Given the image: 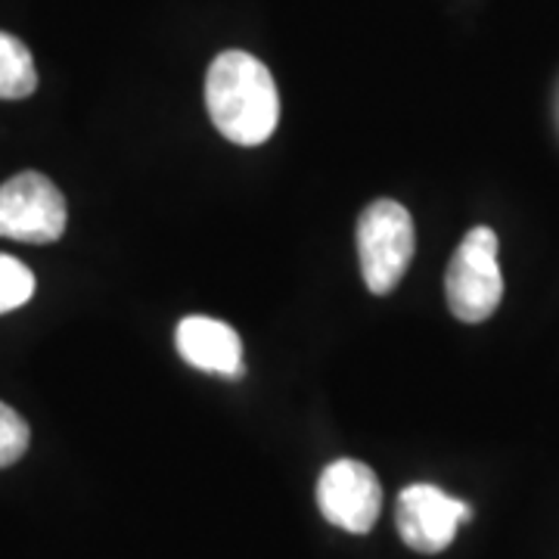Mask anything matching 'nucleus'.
Wrapping results in <instances>:
<instances>
[{
    "mask_svg": "<svg viewBox=\"0 0 559 559\" xmlns=\"http://www.w3.org/2000/svg\"><path fill=\"white\" fill-rule=\"evenodd\" d=\"M205 106L215 128L237 146L271 140L280 121V94L271 69L242 50H224L209 66Z\"/></svg>",
    "mask_w": 559,
    "mask_h": 559,
    "instance_id": "obj_1",
    "label": "nucleus"
},
{
    "mask_svg": "<svg viewBox=\"0 0 559 559\" xmlns=\"http://www.w3.org/2000/svg\"><path fill=\"white\" fill-rule=\"evenodd\" d=\"M417 249L414 218L395 200H377L358 221V255L364 283L373 296H389L407 274Z\"/></svg>",
    "mask_w": 559,
    "mask_h": 559,
    "instance_id": "obj_2",
    "label": "nucleus"
},
{
    "mask_svg": "<svg viewBox=\"0 0 559 559\" xmlns=\"http://www.w3.org/2000/svg\"><path fill=\"white\" fill-rule=\"evenodd\" d=\"M444 296L451 314L463 323H481L498 311L503 299V277L498 264V234L491 227H473L448 264Z\"/></svg>",
    "mask_w": 559,
    "mask_h": 559,
    "instance_id": "obj_3",
    "label": "nucleus"
},
{
    "mask_svg": "<svg viewBox=\"0 0 559 559\" xmlns=\"http://www.w3.org/2000/svg\"><path fill=\"white\" fill-rule=\"evenodd\" d=\"M66 197L40 171H22L0 187V237L20 242H53L66 230Z\"/></svg>",
    "mask_w": 559,
    "mask_h": 559,
    "instance_id": "obj_4",
    "label": "nucleus"
},
{
    "mask_svg": "<svg viewBox=\"0 0 559 559\" xmlns=\"http://www.w3.org/2000/svg\"><path fill=\"white\" fill-rule=\"evenodd\" d=\"M318 507L323 520L352 535H367L382 510V488L377 473L360 460L330 463L318 481Z\"/></svg>",
    "mask_w": 559,
    "mask_h": 559,
    "instance_id": "obj_5",
    "label": "nucleus"
},
{
    "mask_svg": "<svg viewBox=\"0 0 559 559\" xmlns=\"http://www.w3.org/2000/svg\"><path fill=\"white\" fill-rule=\"evenodd\" d=\"M473 520L469 503L444 495L436 485H411L399 495V522L401 540L417 554H441L451 547L463 522Z\"/></svg>",
    "mask_w": 559,
    "mask_h": 559,
    "instance_id": "obj_6",
    "label": "nucleus"
},
{
    "mask_svg": "<svg viewBox=\"0 0 559 559\" xmlns=\"http://www.w3.org/2000/svg\"><path fill=\"white\" fill-rule=\"evenodd\" d=\"M178 352L187 364L205 373H221L237 380L242 377V342L240 333L215 318H183L178 323Z\"/></svg>",
    "mask_w": 559,
    "mask_h": 559,
    "instance_id": "obj_7",
    "label": "nucleus"
},
{
    "mask_svg": "<svg viewBox=\"0 0 559 559\" xmlns=\"http://www.w3.org/2000/svg\"><path fill=\"white\" fill-rule=\"evenodd\" d=\"M38 69L32 50L16 35L0 32V100H22L35 94Z\"/></svg>",
    "mask_w": 559,
    "mask_h": 559,
    "instance_id": "obj_8",
    "label": "nucleus"
},
{
    "mask_svg": "<svg viewBox=\"0 0 559 559\" xmlns=\"http://www.w3.org/2000/svg\"><path fill=\"white\" fill-rule=\"evenodd\" d=\"M35 296V274L13 255H0V314L22 308Z\"/></svg>",
    "mask_w": 559,
    "mask_h": 559,
    "instance_id": "obj_9",
    "label": "nucleus"
},
{
    "mask_svg": "<svg viewBox=\"0 0 559 559\" xmlns=\"http://www.w3.org/2000/svg\"><path fill=\"white\" fill-rule=\"evenodd\" d=\"M28 451V423L0 401V469L13 466Z\"/></svg>",
    "mask_w": 559,
    "mask_h": 559,
    "instance_id": "obj_10",
    "label": "nucleus"
}]
</instances>
